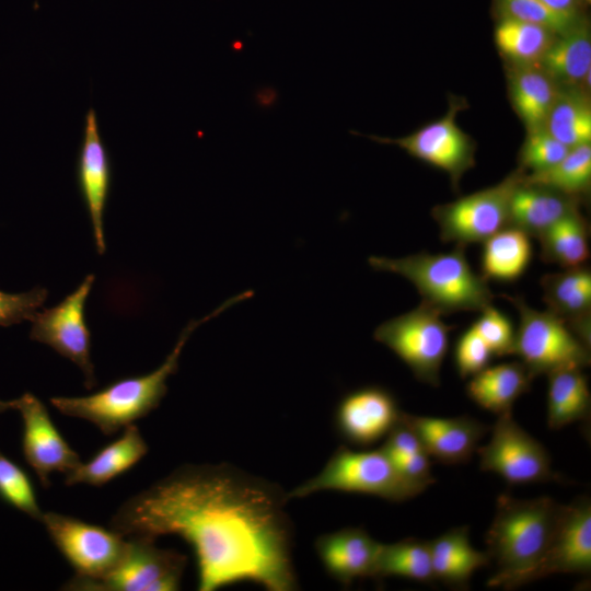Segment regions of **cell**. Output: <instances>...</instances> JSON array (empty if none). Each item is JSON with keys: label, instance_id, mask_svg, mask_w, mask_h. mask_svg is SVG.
<instances>
[{"label": "cell", "instance_id": "4fadbf2b", "mask_svg": "<svg viewBox=\"0 0 591 591\" xmlns=\"http://www.w3.org/2000/svg\"><path fill=\"white\" fill-rule=\"evenodd\" d=\"M460 108L461 106L453 102L443 117L401 138L374 135L368 137L380 143L395 144L409 155L444 171L453 186L457 187L462 175L475 162L473 140L455 121Z\"/></svg>", "mask_w": 591, "mask_h": 591}, {"label": "cell", "instance_id": "7a4b0ae2", "mask_svg": "<svg viewBox=\"0 0 591 591\" xmlns=\"http://www.w3.org/2000/svg\"><path fill=\"white\" fill-rule=\"evenodd\" d=\"M565 505L551 497L519 499L502 494L486 533V553L496 563L490 588L511 590L535 580Z\"/></svg>", "mask_w": 591, "mask_h": 591}, {"label": "cell", "instance_id": "74e56055", "mask_svg": "<svg viewBox=\"0 0 591 591\" xmlns=\"http://www.w3.org/2000/svg\"><path fill=\"white\" fill-rule=\"evenodd\" d=\"M494 355L472 325L457 338L454 347V363L462 379L473 376L486 369Z\"/></svg>", "mask_w": 591, "mask_h": 591}, {"label": "cell", "instance_id": "4316f807", "mask_svg": "<svg viewBox=\"0 0 591 591\" xmlns=\"http://www.w3.org/2000/svg\"><path fill=\"white\" fill-rule=\"evenodd\" d=\"M557 94L556 83L538 65L517 66L511 73V101L528 131L543 128Z\"/></svg>", "mask_w": 591, "mask_h": 591}, {"label": "cell", "instance_id": "ee69618b", "mask_svg": "<svg viewBox=\"0 0 591 591\" xmlns=\"http://www.w3.org/2000/svg\"><path fill=\"white\" fill-rule=\"evenodd\" d=\"M583 1H584L586 3H590V2H591V0H583Z\"/></svg>", "mask_w": 591, "mask_h": 591}, {"label": "cell", "instance_id": "603a6c76", "mask_svg": "<svg viewBox=\"0 0 591 591\" xmlns=\"http://www.w3.org/2000/svg\"><path fill=\"white\" fill-rule=\"evenodd\" d=\"M429 544L434 579L453 588H467L474 571L490 563L486 552L471 545L467 525L453 528Z\"/></svg>", "mask_w": 591, "mask_h": 591}, {"label": "cell", "instance_id": "44dd1931", "mask_svg": "<svg viewBox=\"0 0 591 591\" xmlns=\"http://www.w3.org/2000/svg\"><path fill=\"white\" fill-rule=\"evenodd\" d=\"M577 211V197L551 187L525 183L523 177L510 197L509 227L537 239L556 222Z\"/></svg>", "mask_w": 591, "mask_h": 591}, {"label": "cell", "instance_id": "836d02e7", "mask_svg": "<svg viewBox=\"0 0 591 591\" xmlns=\"http://www.w3.org/2000/svg\"><path fill=\"white\" fill-rule=\"evenodd\" d=\"M0 499L30 518L42 522L44 512L37 502L27 473L0 451Z\"/></svg>", "mask_w": 591, "mask_h": 591}, {"label": "cell", "instance_id": "8d00e7d4", "mask_svg": "<svg viewBox=\"0 0 591 591\" xmlns=\"http://www.w3.org/2000/svg\"><path fill=\"white\" fill-rule=\"evenodd\" d=\"M473 326L494 356L513 355L515 329L509 317L501 311L491 304L487 305L480 311V315Z\"/></svg>", "mask_w": 591, "mask_h": 591}, {"label": "cell", "instance_id": "ba28073f", "mask_svg": "<svg viewBox=\"0 0 591 591\" xmlns=\"http://www.w3.org/2000/svg\"><path fill=\"white\" fill-rule=\"evenodd\" d=\"M155 540L129 537L127 549L105 576L97 579L73 577L66 590L84 591H175L181 587L187 563L185 555L160 548Z\"/></svg>", "mask_w": 591, "mask_h": 591}, {"label": "cell", "instance_id": "d6986e66", "mask_svg": "<svg viewBox=\"0 0 591 591\" xmlns=\"http://www.w3.org/2000/svg\"><path fill=\"white\" fill-rule=\"evenodd\" d=\"M543 300L547 311L561 318L590 348L591 271L586 266L565 268L542 277Z\"/></svg>", "mask_w": 591, "mask_h": 591}, {"label": "cell", "instance_id": "e0dca14e", "mask_svg": "<svg viewBox=\"0 0 591 591\" xmlns=\"http://www.w3.org/2000/svg\"><path fill=\"white\" fill-rule=\"evenodd\" d=\"M591 572V501L582 496L564 507L535 580L555 573Z\"/></svg>", "mask_w": 591, "mask_h": 591}, {"label": "cell", "instance_id": "f546056e", "mask_svg": "<svg viewBox=\"0 0 591 591\" xmlns=\"http://www.w3.org/2000/svg\"><path fill=\"white\" fill-rule=\"evenodd\" d=\"M555 35L534 23L500 18L495 28V43L499 51L517 66L540 65Z\"/></svg>", "mask_w": 591, "mask_h": 591}, {"label": "cell", "instance_id": "d6a6232c", "mask_svg": "<svg viewBox=\"0 0 591 591\" xmlns=\"http://www.w3.org/2000/svg\"><path fill=\"white\" fill-rule=\"evenodd\" d=\"M524 182L551 187L573 197L586 194L591 183L590 143L571 148L558 163L547 170L524 175Z\"/></svg>", "mask_w": 591, "mask_h": 591}, {"label": "cell", "instance_id": "cb8c5ba5", "mask_svg": "<svg viewBox=\"0 0 591 591\" xmlns=\"http://www.w3.org/2000/svg\"><path fill=\"white\" fill-rule=\"evenodd\" d=\"M533 376L520 361L487 367L472 376L466 394L478 406L501 415L512 410L513 403L530 390Z\"/></svg>", "mask_w": 591, "mask_h": 591}, {"label": "cell", "instance_id": "9c48e42d", "mask_svg": "<svg viewBox=\"0 0 591 591\" xmlns=\"http://www.w3.org/2000/svg\"><path fill=\"white\" fill-rule=\"evenodd\" d=\"M524 174L518 170L495 186L433 208L432 217L443 242L456 245L484 243L509 227V201Z\"/></svg>", "mask_w": 591, "mask_h": 591}, {"label": "cell", "instance_id": "6da1fadb", "mask_svg": "<svg viewBox=\"0 0 591 591\" xmlns=\"http://www.w3.org/2000/svg\"><path fill=\"white\" fill-rule=\"evenodd\" d=\"M287 494L228 464L183 465L127 499L109 528L155 540L177 535L193 548L198 590L250 581L297 589Z\"/></svg>", "mask_w": 591, "mask_h": 591}, {"label": "cell", "instance_id": "f1b7e54d", "mask_svg": "<svg viewBox=\"0 0 591 591\" xmlns=\"http://www.w3.org/2000/svg\"><path fill=\"white\" fill-rule=\"evenodd\" d=\"M589 230L586 220L573 212L542 233L541 257L565 268L584 266L589 259Z\"/></svg>", "mask_w": 591, "mask_h": 591}, {"label": "cell", "instance_id": "7402d4cb", "mask_svg": "<svg viewBox=\"0 0 591 591\" xmlns=\"http://www.w3.org/2000/svg\"><path fill=\"white\" fill-rule=\"evenodd\" d=\"M123 430L119 438L67 473L65 484L101 487L135 466L148 453V444L135 424Z\"/></svg>", "mask_w": 591, "mask_h": 591}, {"label": "cell", "instance_id": "1f68e13d", "mask_svg": "<svg viewBox=\"0 0 591 591\" xmlns=\"http://www.w3.org/2000/svg\"><path fill=\"white\" fill-rule=\"evenodd\" d=\"M391 576L425 583L436 580L429 542L406 538L392 544L381 543L372 578Z\"/></svg>", "mask_w": 591, "mask_h": 591}, {"label": "cell", "instance_id": "277c9868", "mask_svg": "<svg viewBox=\"0 0 591 591\" xmlns=\"http://www.w3.org/2000/svg\"><path fill=\"white\" fill-rule=\"evenodd\" d=\"M369 265L409 280L421 296V303L439 314L482 311L494 294L487 280L474 273L465 256V246L449 253L420 252L401 258L370 256Z\"/></svg>", "mask_w": 591, "mask_h": 591}, {"label": "cell", "instance_id": "8992f818", "mask_svg": "<svg viewBox=\"0 0 591 591\" xmlns=\"http://www.w3.org/2000/svg\"><path fill=\"white\" fill-rule=\"evenodd\" d=\"M519 312L513 355L533 379L565 368L590 366V348L549 311L531 308L522 297H506Z\"/></svg>", "mask_w": 591, "mask_h": 591}, {"label": "cell", "instance_id": "ab89813d", "mask_svg": "<svg viewBox=\"0 0 591 591\" xmlns=\"http://www.w3.org/2000/svg\"><path fill=\"white\" fill-rule=\"evenodd\" d=\"M381 449L391 460H397L425 451L416 433L402 420V417L386 434L385 442Z\"/></svg>", "mask_w": 591, "mask_h": 591}, {"label": "cell", "instance_id": "7bdbcfd3", "mask_svg": "<svg viewBox=\"0 0 591 591\" xmlns=\"http://www.w3.org/2000/svg\"><path fill=\"white\" fill-rule=\"evenodd\" d=\"M9 409H14V403L12 401H1L0 399V413H4Z\"/></svg>", "mask_w": 591, "mask_h": 591}, {"label": "cell", "instance_id": "f35d334b", "mask_svg": "<svg viewBox=\"0 0 591 591\" xmlns=\"http://www.w3.org/2000/svg\"><path fill=\"white\" fill-rule=\"evenodd\" d=\"M47 289L35 287L22 293H7L0 291V326H10L32 321L45 303Z\"/></svg>", "mask_w": 591, "mask_h": 591}, {"label": "cell", "instance_id": "ac0fdd59", "mask_svg": "<svg viewBox=\"0 0 591 591\" xmlns=\"http://www.w3.org/2000/svg\"><path fill=\"white\" fill-rule=\"evenodd\" d=\"M402 420L416 433L425 451L444 464L471 459L479 440L490 429L470 416L439 418L402 413Z\"/></svg>", "mask_w": 591, "mask_h": 591}, {"label": "cell", "instance_id": "52a82bcc", "mask_svg": "<svg viewBox=\"0 0 591 591\" xmlns=\"http://www.w3.org/2000/svg\"><path fill=\"white\" fill-rule=\"evenodd\" d=\"M451 328L441 314L420 303L380 324L373 337L391 349L419 381L439 386Z\"/></svg>", "mask_w": 591, "mask_h": 591}, {"label": "cell", "instance_id": "7c38bea8", "mask_svg": "<svg viewBox=\"0 0 591 591\" xmlns=\"http://www.w3.org/2000/svg\"><path fill=\"white\" fill-rule=\"evenodd\" d=\"M95 276L88 275L78 288L57 305L38 311L33 317L30 338L48 345L62 357L76 363L84 374L88 389L95 385L91 361V334L84 318L86 299Z\"/></svg>", "mask_w": 591, "mask_h": 591}, {"label": "cell", "instance_id": "d590c367", "mask_svg": "<svg viewBox=\"0 0 591 591\" xmlns=\"http://www.w3.org/2000/svg\"><path fill=\"white\" fill-rule=\"evenodd\" d=\"M569 150L544 128L528 131L520 151V165L532 173L541 172L558 163Z\"/></svg>", "mask_w": 591, "mask_h": 591}, {"label": "cell", "instance_id": "8fae6325", "mask_svg": "<svg viewBox=\"0 0 591 591\" xmlns=\"http://www.w3.org/2000/svg\"><path fill=\"white\" fill-rule=\"evenodd\" d=\"M42 523L79 578L97 579L105 576L116 567L127 549L126 537L111 528L57 512H44Z\"/></svg>", "mask_w": 591, "mask_h": 591}, {"label": "cell", "instance_id": "e575fe53", "mask_svg": "<svg viewBox=\"0 0 591 591\" xmlns=\"http://www.w3.org/2000/svg\"><path fill=\"white\" fill-rule=\"evenodd\" d=\"M500 18H510L546 27L556 35L570 30L577 22L576 15L558 13L541 0H497Z\"/></svg>", "mask_w": 591, "mask_h": 591}, {"label": "cell", "instance_id": "30bf717a", "mask_svg": "<svg viewBox=\"0 0 591 591\" xmlns=\"http://www.w3.org/2000/svg\"><path fill=\"white\" fill-rule=\"evenodd\" d=\"M487 444L477 447L479 467L511 485L558 479L546 449L513 419L512 413L498 415Z\"/></svg>", "mask_w": 591, "mask_h": 591}, {"label": "cell", "instance_id": "5bb4252c", "mask_svg": "<svg viewBox=\"0 0 591 591\" xmlns=\"http://www.w3.org/2000/svg\"><path fill=\"white\" fill-rule=\"evenodd\" d=\"M13 403L23 421V457L42 486L48 488L50 475L55 472L66 475L81 463L80 456L61 436L44 403L34 394L26 392Z\"/></svg>", "mask_w": 591, "mask_h": 591}, {"label": "cell", "instance_id": "83f0119b", "mask_svg": "<svg viewBox=\"0 0 591 591\" xmlns=\"http://www.w3.org/2000/svg\"><path fill=\"white\" fill-rule=\"evenodd\" d=\"M483 244L482 276L486 280L514 281L524 274L532 258L531 237L513 227L500 230Z\"/></svg>", "mask_w": 591, "mask_h": 591}, {"label": "cell", "instance_id": "5b68a950", "mask_svg": "<svg viewBox=\"0 0 591 591\" xmlns=\"http://www.w3.org/2000/svg\"><path fill=\"white\" fill-rule=\"evenodd\" d=\"M426 487L405 477L380 448L354 451L338 448L322 471L303 482L288 499L302 498L325 490L372 495L401 502L421 494Z\"/></svg>", "mask_w": 591, "mask_h": 591}, {"label": "cell", "instance_id": "ffe728a7", "mask_svg": "<svg viewBox=\"0 0 591 591\" xmlns=\"http://www.w3.org/2000/svg\"><path fill=\"white\" fill-rule=\"evenodd\" d=\"M381 543L361 528H345L321 535L315 549L325 570L343 584L373 577Z\"/></svg>", "mask_w": 591, "mask_h": 591}, {"label": "cell", "instance_id": "60d3db41", "mask_svg": "<svg viewBox=\"0 0 591 591\" xmlns=\"http://www.w3.org/2000/svg\"><path fill=\"white\" fill-rule=\"evenodd\" d=\"M392 462L405 477L426 488L434 482L431 475V463L426 451L392 460Z\"/></svg>", "mask_w": 591, "mask_h": 591}, {"label": "cell", "instance_id": "4dcf8cb0", "mask_svg": "<svg viewBox=\"0 0 591 591\" xmlns=\"http://www.w3.org/2000/svg\"><path fill=\"white\" fill-rule=\"evenodd\" d=\"M543 128L569 149L590 143L591 107L579 91H558Z\"/></svg>", "mask_w": 591, "mask_h": 591}, {"label": "cell", "instance_id": "9a60e30c", "mask_svg": "<svg viewBox=\"0 0 591 591\" xmlns=\"http://www.w3.org/2000/svg\"><path fill=\"white\" fill-rule=\"evenodd\" d=\"M402 410L389 390L367 385L347 393L336 409V427L349 443L368 447L386 437Z\"/></svg>", "mask_w": 591, "mask_h": 591}, {"label": "cell", "instance_id": "d4e9b609", "mask_svg": "<svg viewBox=\"0 0 591 591\" xmlns=\"http://www.w3.org/2000/svg\"><path fill=\"white\" fill-rule=\"evenodd\" d=\"M555 83L576 86L591 70V36L586 22H577L555 38L538 65Z\"/></svg>", "mask_w": 591, "mask_h": 591}, {"label": "cell", "instance_id": "2e32d148", "mask_svg": "<svg viewBox=\"0 0 591 591\" xmlns=\"http://www.w3.org/2000/svg\"><path fill=\"white\" fill-rule=\"evenodd\" d=\"M78 185L89 212L95 247L106 250L104 210L111 188L112 169L107 149L101 137L97 116L93 108L85 114L83 136L77 165Z\"/></svg>", "mask_w": 591, "mask_h": 591}, {"label": "cell", "instance_id": "b9f144b4", "mask_svg": "<svg viewBox=\"0 0 591 591\" xmlns=\"http://www.w3.org/2000/svg\"><path fill=\"white\" fill-rule=\"evenodd\" d=\"M547 8L563 14L576 15L577 0H541Z\"/></svg>", "mask_w": 591, "mask_h": 591}, {"label": "cell", "instance_id": "3957f363", "mask_svg": "<svg viewBox=\"0 0 591 591\" xmlns=\"http://www.w3.org/2000/svg\"><path fill=\"white\" fill-rule=\"evenodd\" d=\"M252 294V291L240 293L202 318L190 321L164 362L154 371L118 380L90 395L55 396L50 404L62 415L93 424L105 436L135 424L160 405L167 392V379L177 371L181 354L192 333L204 322Z\"/></svg>", "mask_w": 591, "mask_h": 591}, {"label": "cell", "instance_id": "484cf974", "mask_svg": "<svg viewBox=\"0 0 591 591\" xmlns=\"http://www.w3.org/2000/svg\"><path fill=\"white\" fill-rule=\"evenodd\" d=\"M546 375L548 427L557 430L576 421L589 420L591 395L582 369L565 368Z\"/></svg>", "mask_w": 591, "mask_h": 591}]
</instances>
